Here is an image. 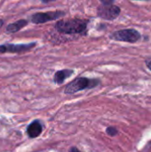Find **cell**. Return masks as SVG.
Masks as SVG:
<instances>
[{"label": "cell", "instance_id": "cell-8", "mask_svg": "<svg viewBox=\"0 0 151 152\" xmlns=\"http://www.w3.org/2000/svg\"><path fill=\"white\" fill-rule=\"evenodd\" d=\"M73 70L71 69H62V70H59L55 73L53 80L56 84L61 85L62 84L68 77H69L72 74H73Z\"/></svg>", "mask_w": 151, "mask_h": 152}, {"label": "cell", "instance_id": "cell-6", "mask_svg": "<svg viewBox=\"0 0 151 152\" xmlns=\"http://www.w3.org/2000/svg\"><path fill=\"white\" fill-rule=\"evenodd\" d=\"M98 16L105 20H115L120 13V8L117 5H101L97 9Z\"/></svg>", "mask_w": 151, "mask_h": 152}, {"label": "cell", "instance_id": "cell-2", "mask_svg": "<svg viewBox=\"0 0 151 152\" xmlns=\"http://www.w3.org/2000/svg\"><path fill=\"white\" fill-rule=\"evenodd\" d=\"M99 82H100L99 80L89 79L87 77H77L66 86L64 92H65V94H75V93H77L78 91H82L84 89L94 87L99 84Z\"/></svg>", "mask_w": 151, "mask_h": 152}, {"label": "cell", "instance_id": "cell-10", "mask_svg": "<svg viewBox=\"0 0 151 152\" xmlns=\"http://www.w3.org/2000/svg\"><path fill=\"white\" fill-rule=\"evenodd\" d=\"M106 132H107V134H108L109 136H115V135L117 134V130L115 127H112V126L108 127L107 130H106Z\"/></svg>", "mask_w": 151, "mask_h": 152}, {"label": "cell", "instance_id": "cell-9", "mask_svg": "<svg viewBox=\"0 0 151 152\" xmlns=\"http://www.w3.org/2000/svg\"><path fill=\"white\" fill-rule=\"evenodd\" d=\"M28 24V21L26 20H17L13 23L9 24L6 27V32L7 33H15L17 31H19L20 29H21L23 27H25Z\"/></svg>", "mask_w": 151, "mask_h": 152}, {"label": "cell", "instance_id": "cell-1", "mask_svg": "<svg viewBox=\"0 0 151 152\" xmlns=\"http://www.w3.org/2000/svg\"><path fill=\"white\" fill-rule=\"evenodd\" d=\"M87 26V20L72 19L66 20H60L56 23V29L64 34H77L85 30Z\"/></svg>", "mask_w": 151, "mask_h": 152}, {"label": "cell", "instance_id": "cell-13", "mask_svg": "<svg viewBox=\"0 0 151 152\" xmlns=\"http://www.w3.org/2000/svg\"><path fill=\"white\" fill-rule=\"evenodd\" d=\"M3 24H4V21H3V20H0V28L3 26Z\"/></svg>", "mask_w": 151, "mask_h": 152}, {"label": "cell", "instance_id": "cell-12", "mask_svg": "<svg viewBox=\"0 0 151 152\" xmlns=\"http://www.w3.org/2000/svg\"><path fill=\"white\" fill-rule=\"evenodd\" d=\"M147 65H148V68H149V69L151 70V61L148 62V64H147Z\"/></svg>", "mask_w": 151, "mask_h": 152}, {"label": "cell", "instance_id": "cell-3", "mask_svg": "<svg viewBox=\"0 0 151 152\" xmlns=\"http://www.w3.org/2000/svg\"><path fill=\"white\" fill-rule=\"evenodd\" d=\"M110 38L117 41L128 42V43H135L141 38V34L139 31L133 28L121 29L113 32L110 35Z\"/></svg>", "mask_w": 151, "mask_h": 152}, {"label": "cell", "instance_id": "cell-5", "mask_svg": "<svg viewBox=\"0 0 151 152\" xmlns=\"http://www.w3.org/2000/svg\"><path fill=\"white\" fill-rule=\"evenodd\" d=\"M35 45H36V43L20 44V45H15V44L0 45V53H24V52L31 50Z\"/></svg>", "mask_w": 151, "mask_h": 152}, {"label": "cell", "instance_id": "cell-7", "mask_svg": "<svg viewBox=\"0 0 151 152\" xmlns=\"http://www.w3.org/2000/svg\"><path fill=\"white\" fill-rule=\"evenodd\" d=\"M43 131V126L38 120L33 121L27 128V134L30 138H36L41 134Z\"/></svg>", "mask_w": 151, "mask_h": 152}, {"label": "cell", "instance_id": "cell-4", "mask_svg": "<svg viewBox=\"0 0 151 152\" xmlns=\"http://www.w3.org/2000/svg\"><path fill=\"white\" fill-rule=\"evenodd\" d=\"M65 12L62 11H54V12H36L32 15L31 20L34 23H44L49 20H57L62 16H64Z\"/></svg>", "mask_w": 151, "mask_h": 152}, {"label": "cell", "instance_id": "cell-11", "mask_svg": "<svg viewBox=\"0 0 151 152\" xmlns=\"http://www.w3.org/2000/svg\"><path fill=\"white\" fill-rule=\"evenodd\" d=\"M69 152H80V151H79V150H77V148L73 147V148H71V149L69 150Z\"/></svg>", "mask_w": 151, "mask_h": 152}]
</instances>
